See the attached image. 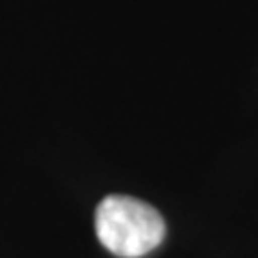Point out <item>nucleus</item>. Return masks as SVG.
Wrapping results in <instances>:
<instances>
[{"label": "nucleus", "mask_w": 258, "mask_h": 258, "mask_svg": "<svg viewBox=\"0 0 258 258\" xmlns=\"http://www.w3.org/2000/svg\"><path fill=\"white\" fill-rule=\"evenodd\" d=\"M95 230L99 243L120 258H140L166 237V222L157 209L132 196H108L97 205Z\"/></svg>", "instance_id": "nucleus-1"}]
</instances>
